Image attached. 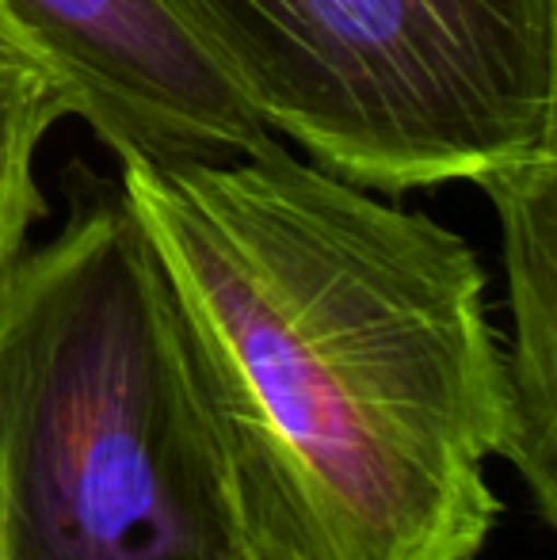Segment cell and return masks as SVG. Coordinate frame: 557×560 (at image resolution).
Instances as JSON below:
<instances>
[{
    "label": "cell",
    "instance_id": "obj_6",
    "mask_svg": "<svg viewBox=\"0 0 557 560\" xmlns=\"http://www.w3.org/2000/svg\"><path fill=\"white\" fill-rule=\"evenodd\" d=\"M66 104L43 73L0 46V282L27 248L31 225L46 214L35 164Z\"/></svg>",
    "mask_w": 557,
    "mask_h": 560
},
{
    "label": "cell",
    "instance_id": "obj_3",
    "mask_svg": "<svg viewBox=\"0 0 557 560\" xmlns=\"http://www.w3.org/2000/svg\"><path fill=\"white\" fill-rule=\"evenodd\" d=\"M271 133L379 195L557 149V0H172Z\"/></svg>",
    "mask_w": 557,
    "mask_h": 560
},
{
    "label": "cell",
    "instance_id": "obj_7",
    "mask_svg": "<svg viewBox=\"0 0 557 560\" xmlns=\"http://www.w3.org/2000/svg\"><path fill=\"white\" fill-rule=\"evenodd\" d=\"M222 560H276V557H268L264 549H256L248 538H241V534H233L230 538V549L222 553Z\"/></svg>",
    "mask_w": 557,
    "mask_h": 560
},
{
    "label": "cell",
    "instance_id": "obj_5",
    "mask_svg": "<svg viewBox=\"0 0 557 560\" xmlns=\"http://www.w3.org/2000/svg\"><path fill=\"white\" fill-rule=\"evenodd\" d=\"M500 222L512 310L504 462L527 485L531 511L557 526V149L477 179Z\"/></svg>",
    "mask_w": 557,
    "mask_h": 560
},
{
    "label": "cell",
    "instance_id": "obj_4",
    "mask_svg": "<svg viewBox=\"0 0 557 560\" xmlns=\"http://www.w3.org/2000/svg\"><path fill=\"white\" fill-rule=\"evenodd\" d=\"M0 46L119 161L233 156L271 138L172 0H0Z\"/></svg>",
    "mask_w": 557,
    "mask_h": 560
},
{
    "label": "cell",
    "instance_id": "obj_1",
    "mask_svg": "<svg viewBox=\"0 0 557 560\" xmlns=\"http://www.w3.org/2000/svg\"><path fill=\"white\" fill-rule=\"evenodd\" d=\"M233 523L276 560H477L512 435L466 236L276 138L119 161Z\"/></svg>",
    "mask_w": 557,
    "mask_h": 560
},
{
    "label": "cell",
    "instance_id": "obj_2",
    "mask_svg": "<svg viewBox=\"0 0 557 560\" xmlns=\"http://www.w3.org/2000/svg\"><path fill=\"white\" fill-rule=\"evenodd\" d=\"M230 488L169 282L119 179L0 282V560H222Z\"/></svg>",
    "mask_w": 557,
    "mask_h": 560
}]
</instances>
